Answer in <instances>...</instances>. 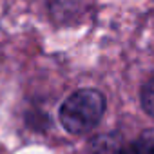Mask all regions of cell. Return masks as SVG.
Returning a JSON list of instances; mask_svg holds the SVG:
<instances>
[{"label":"cell","instance_id":"obj_1","mask_svg":"<svg viewBox=\"0 0 154 154\" xmlns=\"http://www.w3.org/2000/svg\"><path fill=\"white\" fill-rule=\"evenodd\" d=\"M105 112V96L96 89H80L72 93L60 107V122L71 134L93 131Z\"/></svg>","mask_w":154,"mask_h":154},{"label":"cell","instance_id":"obj_2","mask_svg":"<svg viewBox=\"0 0 154 154\" xmlns=\"http://www.w3.org/2000/svg\"><path fill=\"white\" fill-rule=\"evenodd\" d=\"M123 147L125 145L116 134H100L91 141L93 154H122Z\"/></svg>","mask_w":154,"mask_h":154},{"label":"cell","instance_id":"obj_3","mask_svg":"<svg viewBox=\"0 0 154 154\" xmlns=\"http://www.w3.org/2000/svg\"><path fill=\"white\" fill-rule=\"evenodd\" d=\"M122 154H154V132H143L140 138L127 143Z\"/></svg>","mask_w":154,"mask_h":154},{"label":"cell","instance_id":"obj_4","mask_svg":"<svg viewBox=\"0 0 154 154\" xmlns=\"http://www.w3.org/2000/svg\"><path fill=\"white\" fill-rule=\"evenodd\" d=\"M140 100H141V107L143 111L154 118V78H150L143 87H141V94H140Z\"/></svg>","mask_w":154,"mask_h":154}]
</instances>
